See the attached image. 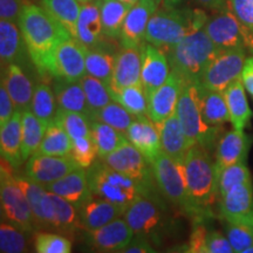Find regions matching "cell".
I'll return each mask as SVG.
<instances>
[{
	"label": "cell",
	"instance_id": "obj_50",
	"mask_svg": "<svg viewBox=\"0 0 253 253\" xmlns=\"http://www.w3.org/2000/svg\"><path fill=\"white\" fill-rule=\"evenodd\" d=\"M225 232L227 239L237 253H244L253 245V226L226 221Z\"/></svg>",
	"mask_w": 253,
	"mask_h": 253
},
{
	"label": "cell",
	"instance_id": "obj_53",
	"mask_svg": "<svg viewBox=\"0 0 253 253\" xmlns=\"http://www.w3.org/2000/svg\"><path fill=\"white\" fill-rule=\"evenodd\" d=\"M25 4V0H0V20L18 24Z\"/></svg>",
	"mask_w": 253,
	"mask_h": 253
},
{
	"label": "cell",
	"instance_id": "obj_51",
	"mask_svg": "<svg viewBox=\"0 0 253 253\" xmlns=\"http://www.w3.org/2000/svg\"><path fill=\"white\" fill-rule=\"evenodd\" d=\"M229 8L240 23L253 33V0H229Z\"/></svg>",
	"mask_w": 253,
	"mask_h": 253
},
{
	"label": "cell",
	"instance_id": "obj_4",
	"mask_svg": "<svg viewBox=\"0 0 253 253\" xmlns=\"http://www.w3.org/2000/svg\"><path fill=\"white\" fill-rule=\"evenodd\" d=\"M218 50L204 28H201L183 38L166 53L171 71L185 82H198Z\"/></svg>",
	"mask_w": 253,
	"mask_h": 253
},
{
	"label": "cell",
	"instance_id": "obj_1",
	"mask_svg": "<svg viewBox=\"0 0 253 253\" xmlns=\"http://www.w3.org/2000/svg\"><path fill=\"white\" fill-rule=\"evenodd\" d=\"M18 25L34 67L41 77L54 78L56 48L71 34L42 6L34 2L25 4Z\"/></svg>",
	"mask_w": 253,
	"mask_h": 253
},
{
	"label": "cell",
	"instance_id": "obj_36",
	"mask_svg": "<svg viewBox=\"0 0 253 253\" xmlns=\"http://www.w3.org/2000/svg\"><path fill=\"white\" fill-rule=\"evenodd\" d=\"M21 125H23L21 153H23V160L27 161L39 149L47 126L32 113L31 109L21 112Z\"/></svg>",
	"mask_w": 253,
	"mask_h": 253
},
{
	"label": "cell",
	"instance_id": "obj_14",
	"mask_svg": "<svg viewBox=\"0 0 253 253\" xmlns=\"http://www.w3.org/2000/svg\"><path fill=\"white\" fill-rule=\"evenodd\" d=\"M42 212L46 227L66 233L74 232L79 229L84 230L79 208L48 190L42 199Z\"/></svg>",
	"mask_w": 253,
	"mask_h": 253
},
{
	"label": "cell",
	"instance_id": "obj_12",
	"mask_svg": "<svg viewBox=\"0 0 253 253\" xmlns=\"http://www.w3.org/2000/svg\"><path fill=\"white\" fill-rule=\"evenodd\" d=\"M81 168L72 156H49L34 153L27 160L25 175L41 185L56 182Z\"/></svg>",
	"mask_w": 253,
	"mask_h": 253
},
{
	"label": "cell",
	"instance_id": "obj_38",
	"mask_svg": "<svg viewBox=\"0 0 253 253\" xmlns=\"http://www.w3.org/2000/svg\"><path fill=\"white\" fill-rule=\"evenodd\" d=\"M109 90L113 100L122 104L134 116L148 115V95L142 82L118 89L109 88Z\"/></svg>",
	"mask_w": 253,
	"mask_h": 253
},
{
	"label": "cell",
	"instance_id": "obj_23",
	"mask_svg": "<svg viewBox=\"0 0 253 253\" xmlns=\"http://www.w3.org/2000/svg\"><path fill=\"white\" fill-rule=\"evenodd\" d=\"M142 50L141 47H122L116 54L115 67L109 88L118 89L141 84Z\"/></svg>",
	"mask_w": 253,
	"mask_h": 253
},
{
	"label": "cell",
	"instance_id": "obj_29",
	"mask_svg": "<svg viewBox=\"0 0 253 253\" xmlns=\"http://www.w3.org/2000/svg\"><path fill=\"white\" fill-rule=\"evenodd\" d=\"M23 143V125H21V112L15 110L11 120L0 126V151L1 157L8 161L17 169L24 162L21 153Z\"/></svg>",
	"mask_w": 253,
	"mask_h": 253
},
{
	"label": "cell",
	"instance_id": "obj_3",
	"mask_svg": "<svg viewBox=\"0 0 253 253\" xmlns=\"http://www.w3.org/2000/svg\"><path fill=\"white\" fill-rule=\"evenodd\" d=\"M209 17L201 9L167 7L156 9L151 15L145 41L164 52L194 32L204 28Z\"/></svg>",
	"mask_w": 253,
	"mask_h": 253
},
{
	"label": "cell",
	"instance_id": "obj_54",
	"mask_svg": "<svg viewBox=\"0 0 253 253\" xmlns=\"http://www.w3.org/2000/svg\"><path fill=\"white\" fill-rule=\"evenodd\" d=\"M208 229L203 224H198L192 230L190 236L189 244L186 246L185 252L190 253H205V240H207Z\"/></svg>",
	"mask_w": 253,
	"mask_h": 253
},
{
	"label": "cell",
	"instance_id": "obj_34",
	"mask_svg": "<svg viewBox=\"0 0 253 253\" xmlns=\"http://www.w3.org/2000/svg\"><path fill=\"white\" fill-rule=\"evenodd\" d=\"M41 6L73 38L77 39V26L82 5L78 0H40Z\"/></svg>",
	"mask_w": 253,
	"mask_h": 253
},
{
	"label": "cell",
	"instance_id": "obj_17",
	"mask_svg": "<svg viewBox=\"0 0 253 253\" xmlns=\"http://www.w3.org/2000/svg\"><path fill=\"white\" fill-rule=\"evenodd\" d=\"M142 72L141 82L148 97L157 88H160L169 78L170 68L167 53L163 49L144 41L141 45Z\"/></svg>",
	"mask_w": 253,
	"mask_h": 253
},
{
	"label": "cell",
	"instance_id": "obj_27",
	"mask_svg": "<svg viewBox=\"0 0 253 253\" xmlns=\"http://www.w3.org/2000/svg\"><path fill=\"white\" fill-rule=\"evenodd\" d=\"M100 0L84 4L79 15L77 26V39L87 48L99 46L103 36L102 19H101Z\"/></svg>",
	"mask_w": 253,
	"mask_h": 253
},
{
	"label": "cell",
	"instance_id": "obj_52",
	"mask_svg": "<svg viewBox=\"0 0 253 253\" xmlns=\"http://www.w3.org/2000/svg\"><path fill=\"white\" fill-rule=\"evenodd\" d=\"M232 245L227 237L223 236L219 231L211 230L205 240V253H233Z\"/></svg>",
	"mask_w": 253,
	"mask_h": 253
},
{
	"label": "cell",
	"instance_id": "obj_62",
	"mask_svg": "<svg viewBox=\"0 0 253 253\" xmlns=\"http://www.w3.org/2000/svg\"><path fill=\"white\" fill-rule=\"evenodd\" d=\"M244 253H253V245H252V246H250L249 249H246Z\"/></svg>",
	"mask_w": 253,
	"mask_h": 253
},
{
	"label": "cell",
	"instance_id": "obj_47",
	"mask_svg": "<svg viewBox=\"0 0 253 253\" xmlns=\"http://www.w3.org/2000/svg\"><path fill=\"white\" fill-rule=\"evenodd\" d=\"M252 176L246 163H236L221 169L218 172V192L219 198L235 186L251 181Z\"/></svg>",
	"mask_w": 253,
	"mask_h": 253
},
{
	"label": "cell",
	"instance_id": "obj_40",
	"mask_svg": "<svg viewBox=\"0 0 253 253\" xmlns=\"http://www.w3.org/2000/svg\"><path fill=\"white\" fill-rule=\"evenodd\" d=\"M91 137L96 144L99 157L102 160L116 150L128 140L123 132L113 128L107 123L91 120Z\"/></svg>",
	"mask_w": 253,
	"mask_h": 253
},
{
	"label": "cell",
	"instance_id": "obj_22",
	"mask_svg": "<svg viewBox=\"0 0 253 253\" xmlns=\"http://www.w3.org/2000/svg\"><path fill=\"white\" fill-rule=\"evenodd\" d=\"M126 136L150 163L162 151L158 126L148 115L136 116L126 130Z\"/></svg>",
	"mask_w": 253,
	"mask_h": 253
},
{
	"label": "cell",
	"instance_id": "obj_20",
	"mask_svg": "<svg viewBox=\"0 0 253 253\" xmlns=\"http://www.w3.org/2000/svg\"><path fill=\"white\" fill-rule=\"evenodd\" d=\"M123 218L135 235H149L155 232L162 219V212L153 198L141 196L126 208Z\"/></svg>",
	"mask_w": 253,
	"mask_h": 253
},
{
	"label": "cell",
	"instance_id": "obj_32",
	"mask_svg": "<svg viewBox=\"0 0 253 253\" xmlns=\"http://www.w3.org/2000/svg\"><path fill=\"white\" fill-rule=\"evenodd\" d=\"M199 102L204 121L211 126H221L230 122V113L224 91L209 89L198 82Z\"/></svg>",
	"mask_w": 253,
	"mask_h": 253
},
{
	"label": "cell",
	"instance_id": "obj_24",
	"mask_svg": "<svg viewBox=\"0 0 253 253\" xmlns=\"http://www.w3.org/2000/svg\"><path fill=\"white\" fill-rule=\"evenodd\" d=\"M82 227L84 231H94L110 223L116 218L122 217L125 209L112 203L99 196L91 195L79 208Z\"/></svg>",
	"mask_w": 253,
	"mask_h": 253
},
{
	"label": "cell",
	"instance_id": "obj_19",
	"mask_svg": "<svg viewBox=\"0 0 253 253\" xmlns=\"http://www.w3.org/2000/svg\"><path fill=\"white\" fill-rule=\"evenodd\" d=\"M134 235L125 218L119 217L100 229L88 231V240L99 252H123Z\"/></svg>",
	"mask_w": 253,
	"mask_h": 253
},
{
	"label": "cell",
	"instance_id": "obj_7",
	"mask_svg": "<svg viewBox=\"0 0 253 253\" xmlns=\"http://www.w3.org/2000/svg\"><path fill=\"white\" fill-rule=\"evenodd\" d=\"M90 189L93 195L120 205L126 210L129 204L141 197L137 183L125 173L114 170L106 163H94L88 171Z\"/></svg>",
	"mask_w": 253,
	"mask_h": 253
},
{
	"label": "cell",
	"instance_id": "obj_21",
	"mask_svg": "<svg viewBox=\"0 0 253 253\" xmlns=\"http://www.w3.org/2000/svg\"><path fill=\"white\" fill-rule=\"evenodd\" d=\"M253 138L246 135L244 130L227 131L218 140L216 147L217 173L224 168L236 163H246Z\"/></svg>",
	"mask_w": 253,
	"mask_h": 253
},
{
	"label": "cell",
	"instance_id": "obj_11",
	"mask_svg": "<svg viewBox=\"0 0 253 253\" xmlns=\"http://www.w3.org/2000/svg\"><path fill=\"white\" fill-rule=\"evenodd\" d=\"M245 60V48L218 50L198 82L209 89L224 91L232 82L242 78Z\"/></svg>",
	"mask_w": 253,
	"mask_h": 253
},
{
	"label": "cell",
	"instance_id": "obj_63",
	"mask_svg": "<svg viewBox=\"0 0 253 253\" xmlns=\"http://www.w3.org/2000/svg\"><path fill=\"white\" fill-rule=\"evenodd\" d=\"M25 1H26V2H34L33 0H25Z\"/></svg>",
	"mask_w": 253,
	"mask_h": 253
},
{
	"label": "cell",
	"instance_id": "obj_48",
	"mask_svg": "<svg viewBox=\"0 0 253 253\" xmlns=\"http://www.w3.org/2000/svg\"><path fill=\"white\" fill-rule=\"evenodd\" d=\"M34 250L38 253H69L72 252V242L67 237L59 233H34Z\"/></svg>",
	"mask_w": 253,
	"mask_h": 253
},
{
	"label": "cell",
	"instance_id": "obj_35",
	"mask_svg": "<svg viewBox=\"0 0 253 253\" xmlns=\"http://www.w3.org/2000/svg\"><path fill=\"white\" fill-rule=\"evenodd\" d=\"M132 5L120 0H103L101 4L103 36L110 39H120L125 19Z\"/></svg>",
	"mask_w": 253,
	"mask_h": 253
},
{
	"label": "cell",
	"instance_id": "obj_13",
	"mask_svg": "<svg viewBox=\"0 0 253 253\" xmlns=\"http://www.w3.org/2000/svg\"><path fill=\"white\" fill-rule=\"evenodd\" d=\"M219 216L230 223L253 226V183L248 181L219 198Z\"/></svg>",
	"mask_w": 253,
	"mask_h": 253
},
{
	"label": "cell",
	"instance_id": "obj_30",
	"mask_svg": "<svg viewBox=\"0 0 253 253\" xmlns=\"http://www.w3.org/2000/svg\"><path fill=\"white\" fill-rule=\"evenodd\" d=\"M54 94L59 109L90 115L86 94L80 81L54 79Z\"/></svg>",
	"mask_w": 253,
	"mask_h": 253
},
{
	"label": "cell",
	"instance_id": "obj_33",
	"mask_svg": "<svg viewBox=\"0 0 253 253\" xmlns=\"http://www.w3.org/2000/svg\"><path fill=\"white\" fill-rule=\"evenodd\" d=\"M230 113V122L233 129L244 130L251 120L252 112L246 99L245 87L242 78L236 80L224 90Z\"/></svg>",
	"mask_w": 253,
	"mask_h": 253
},
{
	"label": "cell",
	"instance_id": "obj_31",
	"mask_svg": "<svg viewBox=\"0 0 253 253\" xmlns=\"http://www.w3.org/2000/svg\"><path fill=\"white\" fill-rule=\"evenodd\" d=\"M26 49L25 41L18 24L0 20V60L1 68L5 69L11 63H17L23 58Z\"/></svg>",
	"mask_w": 253,
	"mask_h": 253
},
{
	"label": "cell",
	"instance_id": "obj_39",
	"mask_svg": "<svg viewBox=\"0 0 253 253\" xmlns=\"http://www.w3.org/2000/svg\"><path fill=\"white\" fill-rule=\"evenodd\" d=\"M58 102L54 91L50 89L48 84H38L34 89L33 100H32L31 110L46 126L54 122L58 113Z\"/></svg>",
	"mask_w": 253,
	"mask_h": 253
},
{
	"label": "cell",
	"instance_id": "obj_59",
	"mask_svg": "<svg viewBox=\"0 0 253 253\" xmlns=\"http://www.w3.org/2000/svg\"><path fill=\"white\" fill-rule=\"evenodd\" d=\"M182 1L183 0H162L164 6H167V7H176V6H178Z\"/></svg>",
	"mask_w": 253,
	"mask_h": 253
},
{
	"label": "cell",
	"instance_id": "obj_41",
	"mask_svg": "<svg viewBox=\"0 0 253 253\" xmlns=\"http://www.w3.org/2000/svg\"><path fill=\"white\" fill-rule=\"evenodd\" d=\"M72 138L62 126L53 122L47 126L38 154L49 155V156H71L72 153Z\"/></svg>",
	"mask_w": 253,
	"mask_h": 253
},
{
	"label": "cell",
	"instance_id": "obj_58",
	"mask_svg": "<svg viewBox=\"0 0 253 253\" xmlns=\"http://www.w3.org/2000/svg\"><path fill=\"white\" fill-rule=\"evenodd\" d=\"M198 5L213 12H219L229 8V0H195Z\"/></svg>",
	"mask_w": 253,
	"mask_h": 253
},
{
	"label": "cell",
	"instance_id": "obj_49",
	"mask_svg": "<svg viewBox=\"0 0 253 253\" xmlns=\"http://www.w3.org/2000/svg\"><path fill=\"white\" fill-rule=\"evenodd\" d=\"M72 142L71 156L77 161L79 166L84 169L93 166L96 157L99 156V153H97L96 144H95L91 135L74 138Z\"/></svg>",
	"mask_w": 253,
	"mask_h": 253
},
{
	"label": "cell",
	"instance_id": "obj_28",
	"mask_svg": "<svg viewBox=\"0 0 253 253\" xmlns=\"http://www.w3.org/2000/svg\"><path fill=\"white\" fill-rule=\"evenodd\" d=\"M161 135V145L164 153L178 161H184L190 143L177 114H172L163 122L157 123Z\"/></svg>",
	"mask_w": 253,
	"mask_h": 253
},
{
	"label": "cell",
	"instance_id": "obj_2",
	"mask_svg": "<svg viewBox=\"0 0 253 253\" xmlns=\"http://www.w3.org/2000/svg\"><path fill=\"white\" fill-rule=\"evenodd\" d=\"M188 211L198 218L213 216V207L219 201L216 163L209 150L201 145H192L184 157Z\"/></svg>",
	"mask_w": 253,
	"mask_h": 253
},
{
	"label": "cell",
	"instance_id": "obj_37",
	"mask_svg": "<svg viewBox=\"0 0 253 253\" xmlns=\"http://www.w3.org/2000/svg\"><path fill=\"white\" fill-rule=\"evenodd\" d=\"M116 55L110 54L108 50L99 46L87 48L86 50V72L91 77L100 79L107 86L112 81Z\"/></svg>",
	"mask_w": 253,
	"mask_h": 253
},
{
	"label": "cell",
	"instance_id": "obj_57",
	"mask_svg": "<svg viewBox=\"0 0 253 253\" xmlns=\"http://www.w3.org/2000/svg\"><path fill=\"white\" fill-rule=\"evenodd\" d=\"M242 81L245 89L253 96V56H250L245 60L242 72Z\"/></svg>",
	"mask_w": 253,
	"mask_h": 253
},
{
	"label": "cell",
	"instance_id": "obj_16",
	"mask_svg": "<svg viewBox=\"0 0 253 253\" xmlns=\"http://www.w3.org/2000/svg\"><path fill=\"white\" fill-rule=\"evenodd\" d=\"M185 81L176 72H170L167 81L148 97V116L156 123L176 113Z\"/></svg>",
	"mask_w": 253,
	"mask_h": 253
},
{
	"label": "cell",
	"instance_id": "obj_6",
	"mask_svg": "<svg viewBox=\"0 0 253 253\" xmlns=\"http://www.w3.org/2000/svg\"><path fill=\"white\" fill-rule=\"evenodd\" d=\"M0 201L2 220L31 233L37 229L26 195L18 184L14 168L1 157L0 166Z\"/></svg>",
	"mask_w": 253,
	"mask_h": 253
},
{
	"label": "cell",
	"instance_id": "obj_46",
	"mask_svg": "<svg viewBox=\"0 0 253 253\" xmlns=\"http://www.w3.org/2000/svg\"><path fill=\"white\" fill-rule=\"evenodd\" d=\"M26 231L2 220L0 225V252L1 253H23L27 252Z\"/></svg>",
	"mask_w": 253,
	"mask_h": 253
},
{
	"label": "cell",
	"instance_id": "obj_45",
	"mask_svg": "<svg viewBox=\"0 0 253 253\" xmlns=\"http://www.w3.org/2000/svg\"><path fill=\"white\" fill-rule=\"evenodd\" d=\"M54 122L65 129L72 140L91 135V120L84 114L58 109Z\"/></svg>",
	"mask_w": 253,
	"mask_h": 253
},
{
	"label": "cell",
	"instance_id": "obj_10",
	"mask_svg": "<svg viewBox=\"0 0 253 253\" xmlns=\"http://www.w3.org/2000/svg\"><path fill=\"white\" fill-rule=\"evenodd\" d=\"M204 30L217 49L245 48L253 52V33L240 23L230 8L214 12L205 23Z\"/></svg>",
	"mask_w": 253,
	"mask_h": 253
},
{
	"label": "cell",
	"instance_id": "obj_56",
	"mask_svg": "<svg viewBox=\"0 0 253 253\" xmlns=\"http://www.w3.org/2000/svg\"><path fill=\"white\" fill-rule=\"evenodd\" d=\"M125 253H153L155 250L145 238V235H136L129 245L123 250Z\"/></svg>",
	"mask_w": 253,
	"mask_h": 253
},
{
	"label": "cell",
	"instance_id": "obj_44",
	"mask_svg": "<svg viewBox=\"0 0 253 253\" xmlns=\"http://www.w3.org/2000/svg\"><path fill=\"white\" fill-rule=\"evenodd\" d=\"M80 82L84 90V94H86L88 106H89L90 119V116L94 113L99 112L104 106L112 102L113 97L112 94H110L109 87L103 81H101L100 79L86 74L81 79Z\"/></svg>",
	"mask_w": 253,
	"mask_h": 253
},
{
	"label": "cell",
	"instance_id": "obj_43",
	"mask_svg": "<svg viewBox=\"0 0 253 253\" xmlns=\"http://www.w3.org/2000/svg\"><path fill=\"white\" fill-rule=\"evenodd\" d=\"M136 116L129 113L122 104H120L116 101H112L107 106H104L99 112L94 113L90 116V120L100 121L107 125L112 126L113 128L118 129L119 131L123 132L126 135V130L130 126L131 122L134 121Z\"/></svg>",
	"mask_w": 253,
	"mask_h": 253
},
{
	"label": "cell",
	"instance_id": "obj_61",
	"mask_svg": "<svg viewBox=\"0 0 253 253\" xmlns=\"http://www.w3.org/2000/svg\"><path fill=\"white\" fill-rule=\"evenodd\" d=\"M79 2H80L81 5H84V4H87V2H90V1H93V0H78Z\"/></svg>",
	"mask_w": 253,
	"mask_h": 253
},
{
	"label": "cell",
	"instance_id": "obj_26",
	"mask_svg": "<svg viewBox=\"0 0 253 253\" xmlns=\"http://www.w3.org/2000/svg\"><path fill=\"white\" fill-rule=\"evenodd\" d=\"M2 71H5V75L2 74L1 81L15 104V108L20 112L31 109L36 87L28 75L18 63H11Z\"/></svg>",
	"mask_w": 253,
	"mask_h": 253
},
{
	"label": "cell",
	"instance_id": "obj_15",
	"mask_svg": "<svg viewBox=\"0 0 253 253\" xmlns=\"http://www.w3.org/2000/svg\"><path fill=\"white\" fill-rule=\"evenodd\" d=\"M87 47L71 37L60 43L54 56V78L69 81H80L86 72Z\"/></svg>",
	"mask_w": 253,
	"mask_h": 253
},
{
	"label": "cell",
	"instance_id": "obj_55",
	"mask_svg": "<svg viewBox=\"0 0 253 253\" xmlns=\"http://www.w3.org/2000/svg\"><path fill=\"white\" fill-rule=\"evenodd\" d=\"M15 110H17L15 104L9 96L4 82L1 81V86H0V126L6 125L11 120Z\"/></svg>",
	"mask_w": 253,
	"mask_h": 253
},
{
	"label": "cell",
	"instance_id": "obj_18",
	"mask_svg": "<svg viewBox=\"0 0 253 253\" xmlns=\"http://www.w3.org/2000/svg\"><path fill=\"white\" fill-rule=\"evenodd\" d=\"M158 0H140L132 5L123 23L120 42L122 47H141L148 24L157 9Z\"/></svg>",
	"mask_w": 253,
	"mask_h": 253
},
{
	"label": "cell",
	"instance_id": "obj_8",
	"mask_svg": "<svg viewBox=\"0 0 253 253\" xmlns=\"http://www.w3.org/2000/svg\"><path fill=\"white\" fill-rule=\"evenodd\" d=\"M101 161L114 170H118L134 179L140 186L142 196L155 199L154 192L158 188L155 181L153 167L147 157L131 142L126 140L118 149Z\"/></svg>",
	"mask_w": 253,
	"mask_h": 253
},
{
	"label": "cell",
	"instance_id": "obj_42",
	"mask_svg": "<svg viewBox=\"0 0 253 253\" xmlns=\"http://www.w3.org/2000/svg\"><path fill=\"white\" fill-rule=\"evenodd\" d=\"M18 184L23 189L24 194L26 195L28 203L32 209L34 221L38 229H45L46 223L42 212V199L45 197L47 189L39 183L34 182L33 179L25 176H17Z\"/></svg>",
	"mask_w": 253,
	"mask_h": 253
},
{
	"label": "cell",
	"instance_id": "obj_9",
	"mask_svg": "<svg viewBox=\"0 0 253 253\" xmlns=\"http://www.w3.org/2000/svg\"><path fill=\"white\" fill-rule=\"evenodd\" d=\"M158 191L170 203L188 211V190H186L184 161L170 157L162 150L151 162Z\"/></svg>",
	"mask_w": 253,
	"mask_h": 253
},
{
	"label": "cell",
	"instance_id": "obj_25",
	"mask_svg": "<svg viewBox=\"0 0 253 253\" xmlns=\"http://www.w3.org/2000/svg\"><path fill=\"white\" fill-rule=\"evenodd\" d=\"M45 188L48 191L67 199L78 208H80L93 195L88 179V172L84 168H79L56 182L45 185Z\"/></svg>",
	"mask_w": 253,
	"mask_h": 253
},
{
	"label": "cell",
	"instance_id": "obj_5",
	"mask_svg": "<svg viewBox=\"0 0 253 253\" xmlns=\"http://www.w3.org/2000/svg\"><path fill=\"white\" fill-rule=\"evenodd\" d=\"M176 114L184 129L190 147L198 144L208 150L213 147L220 134V128L209 126L204 121L199 102L198 82H185Z\"/></svg>",
	"mask_w": 253,
	"mask_h": 253
},
{
	"label": "cell",
	"instance_id": "obj_60",
	"mask_svg": "<svg viewBox=\"0 0 253 253\" xmlns=\"http://www.w3.org/2000/svg\"><path fill=\"white\" fill-rule=\"evenodd\" d=\"M122 2H126V4H130V5H135L136 2L140 1V0H120Z\"/></svg>",
	"mask_w": 253,
	"mask_h": 253
}]
</instances>
